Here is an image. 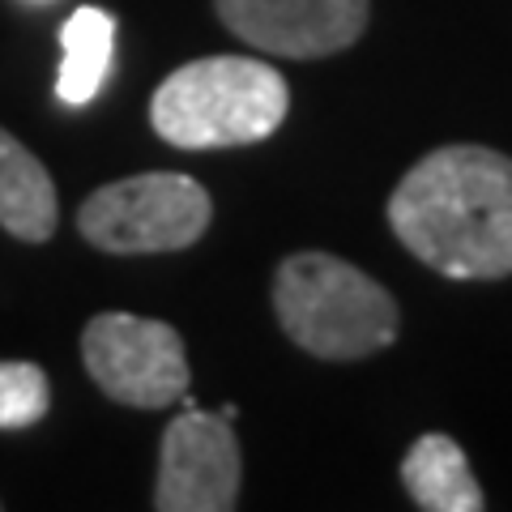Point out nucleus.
<instances>
[{"label": "nucleus", "mask_w": 512, "mask_h": 512, "mask_svg": "<svg viewBox=\"0 0 512 512\" xmlns=\"http://www.w3.org/2000/svg\"><path fill=\"white\" fill-rule=\"evenodd\" d=\"M60 218L56 184L47 167L13 133L0 128V227L26 244L52 239Z\"/></svg>", "instance_id": "obj_9"}, {"label": "nucleus", "mask_w": 512, "mask_h": 512, "mask_svg": "<svg viewBox=\"0 0 512 512\" xmlns=\"http://www.w3.org/2000/svg\"><path fill=\"white\" fill-rule=\"evenodd\" d=\"M52 406V384L35 363L0 359V431L35 427Z\"/></svg>", "instance_id": "obj_11"}, {"label": "nucleus", "mask_w": 512, "mask_h": 512, "mask_svg": "<svg viewBox=\"0 0 512 512\" xmlns=\"http://www.w3.org/2000/svg\"><path fill=\"white\" fill-rule=\"evenodd\" d=\"M389 227L444 278L512 274V158L487 146H444L414 163L389 201Z\"/></svg>", "instance_id": "obj_1"}, {"label": "nucleus", "mask_w": 512, "mask_h": 512, "mask_svg": "<svg viewBox=\"0 0 512 512\" xmlns=\"http://www.w3.org/2000/svg\"><path fill=\"white\" fill-rule=\"evenodd\" d=\"M86 372L111 402L158 410L188 393L184 342L167 320L103 312L82 333Z\"/></svg>", "instance_id": "obj_5"}, {"label": "nucleus", "mask_w": 512, "mask_h": 512, "mask_svg": "<svg viewBox=\"0 0 512 512\" xmlns=\"http://www.w3.org/2000/svg\"><path fill=\"white\" fill-rule=\"evenodd\" d=\"M214 9L235 39L291 60L346 52L367 26V0H214Z\"/></svg>", "instance_id": "obj_7"}, {"label": "nucleus", "mask_w": 512, "mask_h": 512, "mask_svg": "<svg viewBox=\"0 0 512 512\" xmlns=\"http://www.w3.org/2000/svg\"><path fill=\"white\" fill-rule=\"evenodd\" d=\"M406 495L427 512H483L487 495L478 487L466 453L453 436H419L402 461Z\"/></svg>", "instance_id": "obj_8"}, {"label": "nucleus", "mask_w": 512, "mask_h": 512, "mask_svg": "<svg viewBox=\"0 0 512 512\" xmlns=\"http://www.w3.org/2000/svg\"><path fill=\"white\" fill-rule=\"evenodd\" d=\"M274 312L286 338L316 359H363L397 338V303L342 256L295 252L274 274Z\"/></svg>", "instance_id": "obj_3"}, {"label": "nucleus", "mask_w": 512, "mask_h": 512, "mask_svg": "<svg viewBox=\"0 0 512 512\" xmlns=\"http://www.w3.org/2000/svg\"><path fill=\"white\" fill-rule=\"evenodd\" d=\"M291 107L282 73L252 56H205L154 90L150 124L180 150L256 146L278 133Z\"/></svg>", "instance_id": "obj_2"}, {"label": "nucleus", "mask_w": 512, "mask_h": 512, "mask_svg": "<svg viewBox=\"0 0 512 512\" xmlns=\"http://www.w3.org/2000/svg\"><path fill=\"white\" fill-rule=\"evenodd\" d=\"M239 478H244V461H239L231 419L188 406L163 436L154 508L227 512L239 504Z\"/></svg>", "instance_id": "obj_6"}, {"label": "nucleus", "mask_w": 512, "mask_h": 512, "mask_svg": "<svg viewBox=\"0 0 512 512\" xmlns=\"http://www.w3.org/2000/svg\"><path fill=\"white\" fill-rule=\"evenodd\" d=\"M39 5H43V0H39Z\"/></svg>", "instance_id": "obj_12"}, {"label": "nucleus", "mask_w": 512, "mask_h": 512, "mask_svg": "<svg viewBox=\"0 0 512 512\" xmlns=\"http://www.w3.org/2000/svg\"><path fill=\"white\" fill-rule=\"evenodd\" d=\"M116 56V18L94 5L69 13L60 26V73H56V99L69 107H86L103 90Z\"/></svg>", "instance_id": "obj_10"}, {"label": "nucleus", "mask_w": 512, "mask_h": 512, "mask_svg": "<svg viewBox=\"0 0 512 512\" xmlns=\"http://www.w3.org/2000/svg\"><path fill=\"white\" fill-rule=\"evenodd\" d=\"M210 227V192L180 171H146L103 184L77 210V231L86 244L141 256V252H180L197 244Z\"/></svg>", "instance_id": "obj_4"}]
</instances>
